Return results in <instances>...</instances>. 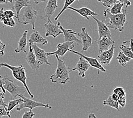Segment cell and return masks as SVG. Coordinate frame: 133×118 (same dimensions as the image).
Masks as SVG:
<instances>
[{"mask_svg":"<svg viewBox=\"0 0 133 118\" xmlns=\"http://www.w3.org/2000/svg\"><path fill=\"white\" fill-rule=\"evenodd\" d=\"M29 5H30V0H14V5L12 7V9H13L16 11V18L18 19L19 23H21L19 17L21 9L26 6H28Z\"/></svg>","mask_w":133,"mask_h":118,"instance_id":"obj_18","label":"cell"},{"mask_svg":"<svg viewBox=\"0 0 133 118\" xmlns=\"http://www.w3.org/2000/svg\"><path fill=\"white\" fill-rule=\"evenodd\" d=\"M0 65H1L2 67L5 66V67H6L8 69H9L10 70H11L13 77L16 78L17 81H19L23 85V86H25L27 92L28 93L29 95L30 96V97L31 98H34V95H33L31 93V92H30L28 86V85H27L26 69L24 68V66L23 65H21L19 66H16L9 65V64L7 63H0Z\"/></svg>","mask_w":133,"mask_h":118,"instance_id":"obj_3","label":"cell"},{"mask_svg":"<svg viewBox=\"0 0 133 118\" xmlns=\"http://www.w3.org/2000/svg\"><path fill=\"white\" fill-rule=\"evenodd\" d=\"M26 60L29 66L33 70H38L39 66L42 65L41 63L38 61L37 58H36L31 45H29V51L28 54H27Z\"/></svg>","mask_w":133,"mask_h":118,"instance_id":"obj_13","label":"cell"},{"mask_svg":"<svg viewBox=\"0 0 133 118\" xmlns=\"http://www.w3.org/2000/svg\"><path fill=\"white\" fill-rule=\"evenodd\" d=\"M47 18L46 19H43L46 21V23L44 24V27L46 29V36H52L54 38H56L57 36L63 34V32L59 28V23L57 25L54 24L50 19V17H43Z\"/></svg>","mask_w":133,"mask_h":118,"instance_id":"obj_7","label":"cell"},{"mask_svg":"<svg viewBox=\"0 0 133 118\" xmlns=\"http://www.w3.org/2000/svg\"><path fill=\"white\" fill-rule=\"evenodd\" d=\"M75 41H64L63 43H59L56 47V50L54 52H47V56L57 55L60 57L64 56V54L69 51L73 49L75 47Z\"/></svg>","mask_w":133,"mask_h":118,"instance_id":"obj_8","label":"cell"},{"mask_svg":"<svg viewBox=\"0 0 133 118\" xmlns=\"http://www.w3.org/2000/svg\"><path fill=\"white\" fill-rule=\"evenodd\" d=\"M30 45H31L36 58H37L38 61L40 62L42 65L43 64H46L48 65L51 66V64L48 61L47 52H45L44 50L39 48L36 43H32Z\"/></svg>","mask_w":133,"mask_h":118,"instance_id":"obj_12","label":"cell"},{"mask_svg":"<svg viewBox=\"0 0 133 118\" xmlns=\"http://www.w3.org/2000/svg\"><path fill=\"white\" fill-rule=\"evenodd\" d=\"M68 9H70V10H73L76 13L79 14L80 16L85 18L87 20H89V17H92V16H98V14L96 13V12L92 11L90 10V9L88 8H81L79 9H76L74 8L73 7H70L68 6Z\"/></svg>","mask_w":133,"mask_h":118,"instance_id":"obj_19","label":"cell"},{"mask_svg":"<svg viewBox=\"0 0 133 118\" xmlns=\"http://www.w3.org/2000/svg\"><path fill=\"white\" fill-rule=\"evenodd\" d=\"M115 50L114 44L111 45L110 49L108 50L102 51V52L99 53L98 56V61L100 64L103 65H108L109 64L111 59H113L114 56V52Z\"/></svg>","mask_w":133,"mask_h":118,"instance_id":"obj_9","label":"cell"},{"mask_svg":"<svg viewBox=\"0 0 133 118\" xmlns=\"http://www.w3.org/2000/svg\"><path fill=\"white\" fill-rule=\"evenodd\" d=\"M29 45L32 43H39L44 45L48 43V40L44 38L38 31H35L30 35L29 39Z\"/></svg>","mask_w":133,"mask_h":118,"instance_id":"obj_20","label":"cell"},{"mask_svg":"<svg viewBox=\"0 0 133 118\" xmlns=\"http://www.w3.org/2000/svg\"><path fill=\"white\" fill-rule=\"evenodd\" d=\"M111 98H112L113 100H114V101H117V102H118V101L119 99V96L117 94H116V93H113L111 95Z\"/></svg>","mask_w":133,"mask_h":118,"instance_id":"obj_41","label":"cell"},{"mask_svg":"<svg viewBox=\"0 0 133 118\" xmlns=\"http://www.w3.org/2000/svg\"><path fill=\"white\" fill-rule=\"evenodd\" d=\"M69 52H73L76 54H77V55H79L81 57H83L84 59H85L87 60V61L88 62V63L90 64V66H92V67L98 69V74H99V71H101V72H107V70H106V69L104 68L103 66L100 64V63H99L98 60L97 59V58H93V57H88L85 55H84V54H83L82 53L77 52V51L73 50L72 49L69 50Z\"/></svg>","mask_w":133,"mask_h":118,"instance_id":"obj_11","label":"cell"},{"mask_svg":"<svg viewBox=\"0 0 133 118\" xmlns=\"http://www.w3.org/2000/svg\"><path fill=\"white\" fill-rule=\"evenodd\" d=\"M9 2L12 3L13 0H0V4H6Z\"/></svg>","mask_w":133,"mask_h":118,"instance_id":"obj_42","label":"cell"},{"mask_svg":"<svg viewBox=\"0 0 133 118\" xmlns=\"http://www.w3.org/2000/svg\"><path fill=\"white\" fill-rule=\"evenodd\" d=\"M5 84V80L4 78H3L1 75H0V87L2 89V90H3L5 93H6V91L4 87V85Z\"/></svg>","mask_w":133,"mask_h":118,"instance_id":"obj_37","label":"cell"},{"mask_svg":"<svg viewBox=\"0 0 133 118\" xmlns=\"http://www.w3.org/2000/svg\"><path fill=\"white\" fill-rule=\"evenodd\" d=\"M57 8V0H48L46 6L44 8V12L46 13L45 17H50L52 16Z\"/></svg>","mask_w":133,"mask_h":118,"instance_id":"obj_22","label":"cell"},{"mask_svg":"<svg viewBox=\"0 0 133 118\" xmlns=\"http://www.w3.org/2000/svg\"><path fill=\"white\" fill-rule=\"evenodd\" d=\"M78 36H79L81 39V43L83 44L82 51H86L89 49V48L92 45L93 40L90 35L88 34L85 27H82L81 33H78Z\"/></svg>","mask_w":133,"mask_h":118,"instance_id":"obj_14","label":"cell"},{"mask_svg":"<svg viewBox=\"0 0 133 118\" xmlns=\"http://www.w3.org/2000/svg\"><path fill=\"white\" fill-rule=\"evenodd\" d=\"M6 48V44L3 43L0 39V55L3 56L5 54V51Z\"/></svg>","mask_w":133,"mask_h":118,"instance_id":"obj_35","label":"cell"},{"mask_svg":"<svg viewBox=\"0 0 133 118\" xmlns=\"http://www.w3.org/2000/svg\"><path fill=\"white\" fill-rule=\"evenodd\" d=\"M124 5H125L122 2H117L110 9H109V11L112 14H120L122 13V9Z\"/></svg>","mask_w":133,"mask_h":118,"instance_id":"obj_26","label":"cell"},{"mask_svg":"<svg viewBox=\"0 0 133 118\" xmlns=\"http://www.w3.org/2000/svg\"><path fill=\"white\" fill-rule=\"evenodd\" d=\"M103 105L104 106H108L114 108L115 109H116L117 110L119 111L118 102L114 101V100L111 98V95H110L107 99L105 100L103 102Z\"/></svg>","mask_w":133,"mask_h":118,"instance_id":"obj_25","label":"cell"},{"mask_svg":"<svg viewBox=\"0 0 133 118\" xmlns=\"http://www.w3.org/2000/svg\"><path fill=\"white\" fill-rule=\"evenodd\" d=\"M90 65L87 60L83 57L80 56L76 66L72 69L71 71H78V74L82 78L85 77V72L90 68Z\"/></svg>","mask_w":133,"mask_h":118,"instance_id":"obj_10","label":"cell"},{"mask_svg":"<svg viewBox=\"0 0 133 118\" xmlns=\"http://www.w3.org/2000/svg\"><path fill=\"white\" fill-rule=\"evenodd\" d=\"M28 31L26 30L24 31L21 38L18 43V47L14 50L15 52L18 53L20 52L26 53V46H27V36H28Z\"/></svg>","mask_w":133,"mask_h":118,"instance_id":"obj_21","label":"cell"},{"mask_svg":"<svg viewBox=\"0 0 133 118\" xmlns=\"http://www.w3.org/2000/svg\"><path fill=\"white\" fill-rule=\"evenodd\" d=\"M4 89L10 93L13 99L16 98L18 94L23 95L26 93V89L24 86L22 87L18 86L15 82L8 78H4Z\"/></svg>","mask_w":133,"mask_h":118,"instance_id":"obj_6","label":"cell"},{"mask_svg":"<svg viewBox=\"0 0 133 118\" xmlns=\"http://www.w3.org/2000/svg\"><path fill=\"white\" fill-rule=\"evenodd\" d=\"M18 96H19L20 98H22L23 100V102L19 104L18 105V107H17L16 110L18 111H20L21 110H23L24 108H29L30 110H32V109H34L35 107H43L46 108H49L51 109L52 107L50 106L48 103L44 104L42 103L39 102L35 101H33V100L31 99H29L28 98L25 97V96L22 94H18Z\"/></svg>","mask_w":133,"mask_h":118,"instance_id":"obj_5","label":"cell"},{"mask_svg":"<svg viewBox=\"0 0 133 118\" xmlns=\"http://www.w3.org/2000/svg\"><path fill=\"white\" fill-rule=\"evenodd\" d=\"M4 116H7L9 117H11L10 115L7 113V111L6 110L4 106H0V118Z\"/></svg>","mask_w":133,"mask_h":118,"instance_id":"obj_33","label":"cell"},{"mask_svg":"<svg viewBox=\"0 0 133 118\" xmlns=\"http://www.w3.org/2000/svg\"><path fill=\"white\" fill-rule=\"evenodd\" d=\"M96 43L98 44L99 52L101 53L102 51L108 50L109 47H111V45L115 43V41L111 38L107 36H103L96 40Z\"/></svg>","mask_w":133,"mask_h":118,"instance_id":"obj_17","label":"cell"},{"mask_svg":"<svg viewBox=\"0 0 133 118\" xmlns=\"http://www.w3.org/2000/svg\"><path fill=\"white\" fill-rule=\"evenodd\" d=\"M88 117L90 118V117H96V116L94 115V114H90L89 115Z\"/></svg>","mask_w":133,"mask_h":118,"instance_id":"obj_45","label":"cell"},{"mask_svg":"<svg viewBox=\"0 0 133 118\" xmlns=\"http://www.w3.org/2000/svg\"><path fill=\"white\" fill-rule=\"evenodd\" d=\"M118 2H122L123 4L126 5V7L127 8L129 6H130L131 5V2L129 1V0H117Z\"/></svg>","mask_w":133,"mask_h":118,"instance_id":"obj_38","label":"cell"},{"mask_svg":"<svg viewBox=\"0 0 133 118\" xmlns=\"http://www.w3.org/2000/svg\"><path fill=\"white\" fill-rule=\"evenodd\" d=\"M98 2L102 3V5L108 8H110L114 4L118 2L117 0H97Z\"/></svg>","mask_w":133,"mask_h":118,"instance_id":"obj_29","label":"cell"},{"mask_svg":"<svg viewBox=\"0 0 133 118\" xmlns=\"http://www.w3.org/2000/svg\"><path fill=\"white\" fill-rule=\"evenodd\" d=\"M129 47L127 46L126 44L123 43V44L119 46V48L121 50L122 52L125 54L126 56L129 57L130 59L133 60V39H131L130 41Z\"/></svg>","mask_w":133,"mask_h":118,"instance_id":"obj_23","label":"cell"},{"mask_svg":"<svg viewBox=\"0 0 133 118\" xmlns=\"http://www.w3.org/2000/svg\"><path fill=\"white\" fill-rule=\"evenodd\" d=\"M116 59L118 60L119 64L121 65L123 67H126L127 63L131 60V59H130L129 57L126 56L122 51L119 52Z\"/></svg>","mask_w":133,"mask_h":118,"instance_id":"obj_24","label":"cell"},{"mask_svg":"<svg viewBox=\"0 0 133 118\" xmlns=\"http://www.w3.org/2000/svg\"><path fill=\"white\" fill-rule=\"evenodd\" d=\"M0 106H4L6 110L7 107H8V104L4 101V98H2L1 96H0Z\"/></svg>","mask_w":133,"mask_h":118,"instance_id":"obj_40","label":"cell"},{"mask_svg":"<svg viewBox=\"0 0 133 118\" xmlns=\"http://www.w3.org/2000/svg\"><path fill=\"white\" fill-rule=\"evenodd\" d=\"M92 17L96 21L97 24L99 38H101L103 36H107L108 38H111V34L110 30L104 23V21L97 19L95 16H92Z\"/></svg>","mask_w":133,"mask_h":118,"instance_id":"obj_16","label":"cell"},{"mask_svg":"<svg viewBox=\"0 0 133 118\" xmlns=\"http://www.w3.org/2000/svg\"><path fill=\"white\" fill-rule=\"evenodd\" d=\"M4 94H5L4 92H3V90H2V89L0 87V96H1L2 98H3L4 99L5 96H4Z\"/></svg>","mask_w":133,"mask_h":118,"instance_id":"obj_44","label":"cell"},{"mask_svg":"<svg viewBox=\"0 0 133 118\" xmlns=\"http://www.w3.org/2000/svg\"><path fill=\"white\" fill-rule=\"evenodd\" d=\"M105 19H109L110 22L107 24L109 29L118 30L122 32L124 30V25L126 22V11L125 9L121 13L112 14L109 11V9L104 11Z\"/></svg>","mask_w":133,"mask_h":118,"instance_id":"obj_2","label":"cell"},{"mask_svg":"<svg viewBox=\"0 0 133 118\" xmlns=\"http://www.w3.org/2000/svg\"><path fill=\"white\" fill-rule=\"evenodd\" d=\"M75 1H79V0H65L64 6H63L62 9L61 10V11L59 12V13L58 14V15H57V16L55 18V20H57V19H58L59 18L62 14L63 12H64L66 9H68V7L69 6L72 5V4H73V3Z\"/></svg>","mask_w":133,"mask_h":118,"instance_id":"obj_28","label":"cell"},{"mask_svg":"<svg viewBox=\"0 0 133 118\" xmlns=\"http://www.w3.org/2000/svg\"><path fill=\"white\" fill-rule=\"evenodd\" d=\"M118 102L119 105H120L123 108L126 105V96H125V97H122V98H119V100L118 101Z\"/></svg>","mask_w":133,"mask_h":118,"instance_id":"obj_36","label":"cell"},{"mask_svg":"<svg viewBox=\"0 0 133 118\" xmlns=\"http://www.w3.org/2000/svg\"><path fill=\"white\" fill-rule=\"evenodd\" d=\"M23 102V100L21 98V99H14V100H11L9 102V103L8 104V107L6 109L7 113L10 115V112L13 110V109L17 106L19 104Z\"/></svg>","mask_w":133,"mask_h":118,"instance_id":"obj_27","label":"cell"},{"mask_svg":"<svg viewBox=\"0 0 133 118\" xmlns=\"http://www.w3.org/2000/svg\"><path fill=\"white\" fill-rule=\"evenodd\" d=\"M5 26H8L10 27L11 28H14L16 26L17 24L13 18H9V19H5L2 21Z\"/></svg>","mask_w":133,"mask_h":118,"instance_id":"obj_30","label":"cell"},{"mask_svg":"<svg viewBox=\"0 0 133 118\" xmlns=\"http://www.w3.org/2000/svg\"><path fill=\"white\" fill-rule=\"evenodd\" d=\"M58 23L59 28L61 29L63 34L64 35L65 41H76L77 43H81V40H79L77 38L78 35L77 32H76L71 29H65L63 28V26H61L60 22H58Z\"/></svg>","mask_w":133,"mask_h":118,"instance_id":"obj_15","label":"cell"},{"mask_svg":"<svg viewBox=\"0 0 133 118\" xmlns=\"http://www.w3.org/2000/svg\"><path fill=\"white\" fill-rule=\"evenodd\" d=\"M5 16H4V8H1V9H0V21H2L5 19Z\"/></svg>","mask_w":133,"mask_h":118,"instance_id":"obj_39","label":"cell"},{"mask_svg":"<svg viewBox=\"0 0 133 118\" xmlns=\"http://www.w3.org/2000/svg\"><path fill=\"white\" fill-rule=\"evenodd\" d=\"M35 114L33 113L32 110H30L29 111H25L23 115H22V118H32L34 116H35Z\"/></svg>","mask_w":133,"mask_h":118,"instance_id":"obj_34","label":"cell"},{"mask_svg":"<svg viewBox=\"0 0 133 118\" xmlns=\"http://www.w3.org/2000/svg\"><path fill=\"white\" fill-rule=\"evenodd\" d=\"M4 16L5 19H9V18L13 17L16 18V15H15V13L13 10H8L4 11Z\"/></svg>","mask_w":133,"mask_h":118,"instance_id":"obj_32","label":"cell"},{"mask_svg":"<svg viewBox=\"0 0 133 118\" xmlns=\"http://www.w3.org/2000/svg\"><path fill=\"white\" fill-rule=\"evenodd\" d=\"M25 8L22 15L21 16L23 20L22 21L21 20V23H22L23 25L30 24L32 26V30H34L35 29V24L38 16V12L34 9L31 5H29Z\"/></svg>","mask_w":133,"mask_h":118,"instance_id":"obj_4","label":"cell"},{"mask_svg":"<svg viewBox=\"0 0 133 118\" xmlns=\"http://www.w3.org/2000/svg\"><path fill=\"white\" fill-rule=\"evenodd\" d=\"M57 59V68L55 73L50 75V79L53 83L65 84L69 80V74L71 71L66 66L65 62L59 58V56L55 55Z\"/></svg>","mask_w":133,"mask_h":118,"instance_id":"obj_1","label":"cell"},{"mask_svg":"<svg viewBox=\"0 0 133 118\" xmlns=\"http://www.w3.org/2000/svg\"><path fill=\"white\" fill-rule=\"evenodd\" d=\"M113 93H116V94L118 95L119 98H122L126 96L125 90H124L123 87H116V88H115L113 90Z\"/></svg>","mask_w":133,"mask_h":118,"instance_id":"obj_31","label":"cell"},{"mask_svg":"<svg viewBox=\"0 0 133 118\" xmlns=\"http://www.w3.org/2000/svg\"><path fill=\"white\" fill-rule=\"evenodd\" d=\"M1 67H2V66H1V65H0V68H1Z\"/></svg>","mask_w":133,"mask_h":118,"instance_id":"obj_46","label":"cell"},{"mask_svg":"<svg viewBox=\"0 0 133 118\" xmlns=\"http://www.w3.org/2000/svg\"><path fill=\"white\" fill-rule=\"evenodd\" d=\"M33 1H34V2L35 3L36 5H38L39 4V3H41L42 2H46L48 1V0H33Z\"/></svg>","mask_w":133,"mask_h":118,"instance_id":"obj_43","label":"cell"}]
</instances>
